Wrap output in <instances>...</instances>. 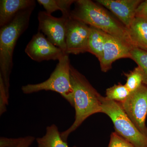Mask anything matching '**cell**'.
<instances>
[{"label":"cell","instance_id":"obj_1","mask_svg":"<svg viewBox=\"0 0 147 147\" xmlns=\"http://www.w3.org/2000/svg\"><path fill=\"white\" fill-rule=\"evenodd\" d=\"M70 81L74 91L75 120L69 128L61 132L62 139L67 142L69 134L76 130L90 116L102 113V96L92 86L84 75L71 65Z\"/></svg>","mask_w":147,"mask_h":147},{"label":"cell","instance_id":"obj_2","mask_svg":"<svg viewBox=\"0 0 147 147\" xmlns=\"http://www.w3.org/2000/svg\"><path fill=\"white\" fill-rule=\"evenodd\" d=\"M70 17L94 27L117 38L131 49L134 48L128 29L105 9L90 0H77Z\"/></svg>","mask_w":147,"mask_h":147},{"label":"cell","instance_id":"obj_3","mask_svg":"<svg viewBox=\"0 0 147 147\" xmlns=\"http://www.w3.org/2000/svg\"><path fill=\"white\" fill-rule=\"evenodd\" d=\"M35 6L21 11L0 30V76L9 97V79L13 67V55L16 42L28 27Z\"/></svg>","mask_w":147,"mask_h":147},{"label":"cell","instance_id":"obj_4","mask_svg":"<svg viewBox=\"0 0 147 147\" xmlns=\"http://www.w3.org/2000/svg\"><path fill=\"white\" fill-rule=\"evenodd\" d=\"M71 64L68 55H65L59 60L49 79L42 83L23 86L21 90L25 94L41 91L57 92L74 107V91L70 81Z\"/></svg>","mask_w":147,"mask_h":147},{"label":"cell","instance_id":"obj_5","mask_svg":"<svg viewBox=\"0 0 147 147\" xmlns=\"http://www.w3.org/2000/svg\"><path fill=\"white\" fill-rule=\"evenodd\" d=\"M101 101L102 113L111 119L116 132L134 147H147V137L138 130L119 102L102 96Z\"/></svg>","mask_w":147,"mask_h":147},{"label":"cell","instance_id":"obj_6","mask_svg":"<svg viewBox=\"0 0 147 147\" xmlns=\"http://www.w3.org/2000/svg\"><path fill=\"white\" fill-rule=\"evenodd\" d=\"M127 115L140 132L147 137V86L142 84L119 102Z\"/></svg>","mask_w":147,"mask_h":147},{"label":"cell","instance_id":"obj_7","mask_svg":"<svg viewBox=\"0 0 147 147\" xmlns=\"http://www.w3.org/2000/svg\"><path fill=\"white\" fill-rule=\"evenodd\" d=\"M69 18L63 16L56 18L44 11H40L38 15V32L46 35L47 39L60 48L65 55H67L66 24Z\"/></svg>","mask_w":147,"mask_h":147},{"label":"cell","instance_id":"obj_8","mask_svg":"<svg viewBox=\"0 0 147 147\" xmlns=\"http://www.w3.org/2000/svg\"><path fill=\"white\" fill-rule=\"evenodd\" d=\"M90 26L84 22L69 17L66 24V54L77 55L88 52Z\"/></svg>","mask_w":147,"mask_h":147},{"label":"cell","instance_id":"obj_9","mask_svg":"<svg viewBox=\"0 0 147 147\" xmlns=\"http://www.w3.org/2000/svg\"><path fill=\"white\" fill-rule=\"evenodd\" d=\"M25 52L32 60L38 62L51 60L59 61L65 55L40 32L32 36Z\"/></svg>","mask_w":147,"mask_h":147},{"label":"cell","instance_id":"obj_10","mask_svg":"<svg viewBox=\"0 0 147 147\" xmlns=\"http://www.w3.org/2000/svg\"><path fill=\"white\" fill-rule=\"evenodd\" d=\"M131 48L119 40L105 33V42L100 60V69L106 72L112 68L115 61L122 58H130Z\"/></svg>","mask_w":147,"mask_h":147},{"label":"cell","instance_id":"obj_11","mask_svg":"<svg viewBox=\"0 0 147 147\" xmlns=\"http://www.w3.org/2000/svg\"><path fill=\"white\" fill-rule=\"evenodd\" d=\"M142 0H97L98 4L109 9L127 29L135 18L137 7Z\"/></svg>","mask_w":147,"mask_h":147},{"label":"cell","instance_id":"obj_12","mask_svg":"<svg viewBox=\"0 0 147 147\" xmlns=\"http://www.w3.org/2000/svg\"><path fill=\"white\" fill-rule=\"evenodd\" d=\"M36 5L34 0L0 1V26L7 25L19 12Z\"/></svg>","mask_w":147,"mask_h":147},{"label":"cell","instance_id":"obj_13","mask_svg":"<svg viewBox=\"0 0 147 147\" xmlns=\"http://www.w3.org/2000/svg\"><path fill=\"white\" fill-rule=\"evenodd\" d=\"M127 29L134 48L147 50V20L135 17Z\"/></svg>","mask_w":147,"mask_h":147},{"label":"cell","instance_id":"obj_14","mask_svg":"<svg viewBox=\"0 0 147 147\" xmlns=\"http://www.w3.org/2000/svg\"><path fill=\"white\" fill-rule=\"evenodd\" d=\"M38 147H68L67 142L61 137V133L56 125L46 127V134L36 139Z\"/></svg>","mask_w":147,"mask_h":147},{"label":"cell","instance_id":"obj_15","mask_svg":"<svg viewBox=\"0 0 147 147\" xmlns=\"http://www.w3.org/2000/svg\"><path fill=\"white\" fill-rule=\"evenodd\" d=\"M105 32L94 27L90 26L88 52L94 55L98 61L102 58L105 45Z\"/></svg>","mask_w":147,"mask_h":147},{"label":"cell","instance_id":"obj_16","mask_svg":"<svg viewBox=\"0 0 147 147\" xmlns=\"http://www.w3.org/2000/svg\"><path fill=\"white\" fill-rule=\"evenodd\" d=\"M130 54V59L142 69L143 84L147 86V50L135 47L131 49Z\"/></svg>","mask_w":147,"mask_h":147},{"label":"cell","instance_id":"obj_17","mask_svg":"<svg viewBox=\"0 0 147 147\" xmlns=\"http://www.w3.org/2000/svg\"><path fill=\"white\" fill-rule=\"evenodd\" d=\"M130 93L125 85L119 83L106 90L105 97L109 100L120 102L125 100Z\"/></svg>","mask_w":147,"mask_h":147},{"label":"cell","instance_id":"obj_18","mask_svg":"<svg viewBox=\"0 0 147 147\" xmlns=\"http://www.w3.org/2000/svg\"><path fill=\"white\" fill-rule=\"evenodd\" d=\"M124 75L127 77L125 85L130 92L136 90L143 84V73L139 66L128 73H125Z\"/></svg>","mask_w":147,"mask_h":147},{"label":"cell","instance_id":"obj_19","mask_svg":"<svg viewBox=\"0 0 147 147\" xmlns=\"http://www.w3.org/2000/svg\"><path fill=\"white\" fill-rule=\"evenodd\" d=\"M35 139L34 137L31 136L15 139L1 137L0 147H30Z\"/></svg>","mask_w":147,"mask_h":147},{"label":"cell","instance_id":"obj_20","mask_svg":"<svg viewBox=\"0 0 147 147\" xmlns=\"http://www.w3.org/2000/svg\"><path fill=\"white\" fill-rule=\"evenodd\" d=\"M108 147H134L131 143L119 135L117 132H112L110 135Z\"/></svg>","mask_w":147,"mask_h":147},{"label":"cell","instance_id":"obj_21","mask_svg":"<svg viewBox=\"0 0 147 147\" xmlns=\"http://www.w3.org/2000/svg\"><path fill=\"white\" fill-rule=\"evenodd\" d=\"M37 2L43 6L46 12L50 15L56 11H62L60 0H38Z\"/></svg>","mask_w":147,"mask_h":147},{"label":"cell","instance_id":"obj_22","mask_svg":"<svg viewBox=\"0 0 147 147\" xmlns=\"http://www.w3.org/2000/svg\"><path fill=\"white\" fill-rule=\"evenodd\" d=\"M9 97L4 84L3 79L0 76V114L1 115L7 110V105H8Z\"/></svg>","mask_w":147,"mask_h":147},{"label":"cell","instance_id":"obj_23","mask_svg":"<svg viewBox=\"0 0 147 147\" xmlns=\"http://www.w3.org/2000/svg\"><path fill=\"white\" fill-rule=\"evenodd\" d=\"M135 17H139L147 20V0L143 1L137 7Z\"/></svg>","mask_w":147,"mask_h":147},{"label":"cell","instance_id":"obj_24","mask_svg":"<svg viewBox=\"0 0 147 147\" xmlns=\"http://www.w3.org/2000/svg\"><path fill=\"white\" fill-rule=\"evenodd\" d=\"M73 147H76V146H74Z\"/></svg>","mask_w":147,"mask_h":147}]
</instances>
